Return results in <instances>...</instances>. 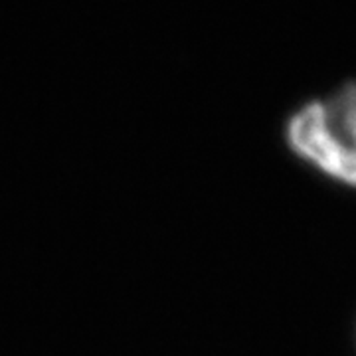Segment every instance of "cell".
<instances>
[{
    "label": "cell",
    "mask_w": 356,
    "mask_h": 356,
    "mask_svg": "<svg viewBox=\"0 0 356 356\" xmlns=\"http://www.w3.org/2000/svg\"><path fill=\"white\" fill-rule=\"evenodd\" d=\"M285 135L303 161L356 186V81L293 113Z\"/></svg>",
    "instance_id": "1"
}]
</instances>
